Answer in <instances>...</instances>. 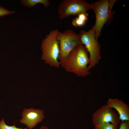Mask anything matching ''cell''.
I'll list each match as a JSON object with an SVG mask.
<instances>
[{
  "label": "cell",
  "instance_id": "obj_11",
  "mask_svg": "<svg viewBox=\"0 0 129 129\" xmlns=\"http://www.w3.org/2000/svg\"><path fill=\"white\" fill-rule=\"evenodd\" d=\"M118 125L110 123L102 124L95 126L94 129H118Z\"/></svg>",
  "mask_w": 129,
  "mask_h": 129
},
{
  "label": "cell",
  "instance_id": "obj_10",
  "mask_svg": "<svg viewBox=\"0 0 129 129\" xmlns=\"http://www.w3.org/2000/svg\"><path fill=\"white\" fill-rule=\"evenodd\" d=\"M21 4L23 6L28 8H31L36 4L41 3L43 4L44 8H47L50 4L48 0H20Z\"/></svg>",
  "mask_w": 129,
  "mask_h": 129
},
{
  "label": "cell",
  "instance_id": "obj_3",
  "mask_svg": "<svg viewBox=\"0 0 129 129\" xmlns=\"http://www.w3.org/2000/svg\"><path fill=\"white\" fill-rule=\"evenodd\" d=\"M116 0H100L91 3V9L95 15L96 21L92 28L97 40L100 36L102 29L105 24L109 23L112 18V9Z\"/></svg>",
  "mask_w": 129,
  "mask_h": 129
},
{
  "label": "cell",
  "instance_id": "obj_16",
  "mask_svg": "<svg viewBox=\"0 0 129 129\" xmlns=\"http://www.w3.org/2000/svg\"><path fill=\"white\" fill-rule=\"evenodd\" d=\"M77 16H78L77 17L78 18L86 22L87 20L88 14L86 12L81 13L78 14Z\"/></svg>",
  "mask_w": 129,
  "mask_h": 129
},
{
  "label": "cell",
  "instance_id": "obj_4",
  "mask_svg": "<svg viewBox=\"0 0 129 129\" xmlns=\"http://www.w3.org/2000/svg\"><path fill=\"white\" fill-rule=\"evenodd\" d=\"M79 35L82 44L84 45L89 54L88 68L90 70L97 64L101 59L100 45L96 39L94 32L92 28L87 31L81 30Z\"/></svg>",
  "mask_w": 129,
  "mask_h": 129
},
{
  "label": "cell",
  "instance_id": "obj_18",
  "mask_svg": "<svg viewBox=\"0 0 129 129\" xmlns=\"http://www.w3.org/2000/svg\"></svg>",
  "mask_w": 129,
  "mask_h": 129
},
{
  "label": "cell",
  "instance_id": "obj_6",
  "mask_svg": "<svg viewBox=\"0 0 129 129\" xmlns=\"http://www.w3.org/2000/svg\"><path fill=\"white\" fill-rule=\"evenodd\" d=\"M91 3L83 0H63L59 4L58 11L59 18L63 19L71 16L86 12L91 9Z\"/></svg>",
  "mask_w": 129,
  "mask_h": 129
},
{
  "label": "cell",
  "instance_id": "obj_9",
  "mask_svg": "<svg viewBox=\"0 0 129 129\" xmlns=\"http://www.w3.org/2000/svg\"><path fill=\"white\" fill-rule=\"evenodd\" d=\"M117 112L121 121H129V107L121 100L109 98L107 104Z\"/></svg>",
  "mask_w": 129,
  "mask_h": 129
},
{
  "label": "cell",
  "instance_id": "obj_5",
  "mask_svg": "<svg viewBox=\"0 0 129 129\" xmlns=\"http://www.w3.org/2000/svg\"><path fill=\"white\" fill-rule=\"evenodd\" d=\"M57 38L59 42L60 50L58 60L60 64L79 45L82 44L79 34L70 29L63 32H59Z\"/></svg>",
  "mask_w": 129,
  "mask_h": 129
},
{
  "label": "cell",
  "instance_id": "obj_12",
  "mask_svg": "<svg viewBox=\"0 0 129 129\" xmlns=\"http://www.w3.org/2000/svg\"><path fill=\"white\" fill-rule=\"evenodd\" d=\"M27 127L24 129L16 127L14 124L12 126L7 125L5 123L4 118H2L0 121V129H27Z\"/></svg>",
  "mask_w": 129,
  "mask_h": 129
},
{
  "label": "cell",
  "instance_id": "obj_7",
  "mask_svg": "<svg viewBox=\"0 0 129 129\" xmlns=\"http://www.w3.org/2000/svg\"><path fill=\"white\" fill-rule=\"evenodd\" d=\"M92 119L94 127L106 123L118 125L121 122L118 113L107 104L96 110L92 114Z\"/></svg>",
  "mask_w": 129,
  "mask_h": 129
},
{
  "label": "cell",
  "instance_id": "obj_15",
  "mask_svg": "<svg viewBox=\"0 0 129 129\" xmlns=\"http://www.w3.org/2000/svg\"><path fill=\"white\" fill-rule=\"evenodd\" d=\"M119 124L118 129H129V121H121Z\"/></svg>",
  "mask_w": 129,
  "mask_h": 129
},
{
  "label": "cell",
  "instance_id": "obj_14",
  "mask_svg": "<svg viewBox=\"0 0 129 129\" xmlns=\"http://www.w3.org/2000/svg\"><path fill=\"white\" fill-rule=\"evenodd\" d=\"M14 11H10L4 7L0 6V17L14 13Z\"/></svg>",
  "mask_w": 129,
  "mask_h": 129
},
{
  "label": "cell",
  "instance_id": "obj_2",
  "mask_svg": "<svg viewBox=\"0 0 129 129\" xmlns=\"http://www.w3.org/2000/svg\"><path fill=\"white\" fill-rule=\"evenodd\" d=\"M59 32L56 29L50 32L42 40L41 46L42 53V59L50 66L57 68L60 65L58 60L59 44L57 38Z\"/></svg>",
  "mask_w": 129,
  "mask_h": 129
},
{
  "label": "cell",
  "instance_id": "obj_8",
  "mask_svg": "<svg viewBox=\"0 0 129 129\" xmlns=\"http://www.w3.org/2000/svg\"><path fill=\"white\" fill-rule=\"evenodd\" d=\"M22 117L20 123L25 125L29 129H32L43 120L44 116L43 111L32 108L24 109L22 113Z\"/></svg>",
  "mask_w": 129,
  "mask_h": 129
},
{
  "label": "cell",
  "instance_id": "obj_1",
  "mask_svg": "<svg viewBox=\"0 0 129 129\" xmlns=\"http://www.w3.org/2000/svg\"><path fill=\"white\" fill-rule=\"evenodd\" d=\"M88 53L85 46L80 44L70 53L60 65L67 72L73 73L78 77L86 76L90 74L88 68L90 61Z\"/></svg>",
  "mask_w": 129,
  "mask_h": 129
},
{
  "label": "cell",
  "instance_id": "obj_13",
  "mask_svg": "<svg viewBox=\"0 0 129 129\" xmlns=\"http://www.w3.org/2000/svg\"><path fill=\"white\" fill-rule=\"evenodd\" d=\"M86 22L77 17L73 20L72 23V25L74 26L81 27L84 26Z\"/></svg>",
  "mask_w": 129,
  "mask_h": 129
},
{
  "label": "cell",
  "instance_id": "obj_17",
  "mask_svg": "<svg viewBox=\"0 0 129 129\" xmlns=\"http://www.w3.org/2000/svg\"><path fill=\"white\" fill-rule=\"evenodd\" d=\"M39 129H49L46 126H41Z\"/></svg>",
  "mask_w": 129,
  "mask_h": 129
}]
</instances>
